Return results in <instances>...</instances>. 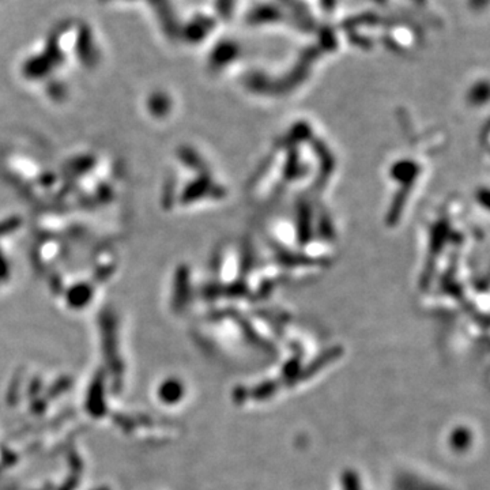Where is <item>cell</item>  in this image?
<instances>
[{
	"label": "cell",
	"instance_id": "1",
	"mask_svg": "<svg viewBox=\"0 0 490 490\" xmlns=\"http://www.w3.org/2000/svg\"><path fill=\"white\" fill-rule=\"evenodd\" d=\"M452 447L457 451L467 448L470 444V433L466 429H456L451 437Z\"/></svg>",
	"mask_w": 490,
	"mask_h": 490
}]
</instances>
